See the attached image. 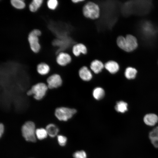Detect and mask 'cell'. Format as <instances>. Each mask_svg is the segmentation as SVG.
Here are the masks:
<instances>
[{
  "label": "cell",
  "mask_w": 158,
  "mask_h": 158,
  "mask_svg": "<svg viewBox=\"0 0 158 158\" xmlns=\"http://www.w3.org/2000/svg\"><path fill=\"white\" fill-rule=\"evenodd\" d=\"M85 1L84 0H72L71 1L72 3L74 4L80 3Z\"/></svg>",
  "instance_id": "obj_29"
},
{
  "label": "cell",
  "mask_w": 158,
  "mask_h": 158,
  "mask_svg": "<svg viewBox=\"0 0 158 158\" xmlns=\"http://www.w3.org/2000/svg\"><path fill=\"white\" fill-rule=\"evenodd\" d=\"M79 75L80 78L85 81L90 80L92 77V75L90 71L86 66H83L79 70Z\"/></svg>",
  "instance_id": "obj_10"
},
{
  "label": "cell",
  "mask_w": 158,
  "mask_h": 158,
  "mask_svg": "<svg viewBox=\"0 0 158 158\" xmlns=\"http://www.w3.org/2000/svg\"><path fill=\"white\" fill-rule=\"evenodd\" d=\"M116 43L120 49L128 52L133 51L138 46L137 39L131 35H127L125 37L122 36H118Z\"/></svg>",
  "instance_id": "obj_1"
},
{
  "label": "cell",
  "mask_w": 158,
  "mask_h": 158,
  "mask_svg": "<svg viewBox=\"0 0 158 158\" xmlns=\"http://www.w3.org/2000/svg\"><path fill=\"white\" fill-rule=\"evenodd\" d=\"M57 140L60 145L63 146L66 145L67 138L65 136L62 135H59L57 137Z\"/></svg>",
  "instance_id": "obj_25"
},
{
  "label": "cell",
  "mask_w": 158,
  "mask_h": 158,
  "mask_svg": "<svg viewBox=\"0 0 158 158\" xmlns=\"http://www.w3.org/2000/svg\"><path fill=\"white\" fill-rule=\"evenodd\" d=\"M92 95L95 99L99 100L103 97L105 95V92L104 90L101 87H97L94 89Z\"/></svg>",
  "instance_id": "obj_18"
},
{
  "label": "cell",
  "mask_w": 158,
  "mask_h": 158,
  "mask_svg": "<svg viewBox=\"0 0 158 158\" xmlns=\"http://www.w3.org/2000/svg\"><path fill=\"white\" fill-rule=\"evenodd\" d=\"M137 71L136 70L131 67H128L125 70V75L128 79H133L136 76Z\"/></svg>",
  "instance_id": "obj_19"
},
{
  "label": "cell",
  "mask_w": 158,
  "mask_h": 158,
  "mask_svg": "<svg viewBox=\"0 0 158 158\" xmlns=\"http://www.w3.org/2000/svg\"><path fill=\"white\" fill-rule=\"evenodd\" d=\"M150 24H145L143 27V30L146 33V34L148 33V34H151L152 32V26L149 25Z\"/></svg>",
  "instance_id": "obj_26"
},
{
  "label": "cell",
  "mask_w": 158,
  "mask_h": 158,
  "mask_svg": "<svg viewBox=\"0 0 158 158\" xmlns=\"http://www.w3.org/2000/svg\"><path fill=\"white\" fill-rule=\"evenodd\" d=\"M105 68L110 73L114 74L119 70V66L118 63L113 60H109L104 64Z\"/></svg>",
  "instance_id": "obj_11"
},
{
  "label": "cell",
  "mask_w": 158,
  "mask_h": 158,
  "mask_svg": "<svg viewBox=\"0 0 158 158\" xmlns=\"http://www.w3.org/2000/svg\"><path fill=\"white\" fill-rule=\"evenodd\" d=\"M149 137L150 140L158 138V126L155 127L150 132Z\"/></svg>",
  "instance_id": "obj_24"
},
{
  "label": "cell",
  "mask_w": 158,
  "mask_h": 158,
  "mask_svg": "<svg viewBox=\"0 0 158 158\" xmlns=\"http://www.w3.org/2000/svg\"><path fill=\"white\" fill-rule=\"evenodd\" d=\"M115 108L117 111L124 113L128 110V104L124 101H120L117 102Z\"/></svg>",
  "instance_id": "obj_17"
},
{
  "label": "cell",
  "mask_w": 158,
  "mask_h": 158,
  "mask_svg": "<svg viewBox=\"0 0 158 158\" xmlns=\"http://www.w3.org/2000/svg\"><path fill=\"white\" fill-rule=\"evenodd\" d=\"M35 125L31 121L26 122L22 127V132L23 136L28 141L35 142L36 140Z\"/></svg>",
  "instance_id": "obj_5"
},
{
  "label": "cell",
  "mask_w": 158,
  "mask_h": 158,
  "mask_svg": "<svg viewBox=\"0 0 158 158\" xmlns=\"http://www.w3.org/2000/svg\"><path fill=\"white\" fill-rule=\"evenodd\" d=\"M151 142L154 147L158 148V138H156L150 140Z\"/></svg>",
  "instance_id": "obj_27"
},
{
  "label": "cell",
  "mask_w": 158,
  "mask_h": 158,
  "mask_svg": "<svg viewBox=\"0 0 158 158\" xmlns=\"http://www.w3.org/2000/svg\"><path fill=\"white\" fill-rule=\"evenodd\" d=\"M49 89L47 84L39 82L32 85L26 92L28 96H32L37 101H40L44 98Z\"/></svg>",
  "instance_id": "obj_3"
},
{
  "label": "cell",
  "mask_w": 158,
  "mask_h": 158,
  "mask_svg": "<svg viewBox=\"0 0 158 158\" xmlns=\"http://www.w3.org/2000/svg\"><path fill=\"white\" fill-rule=\"evenodd\" d=\"M46 82L49 89L51 90L60 87L62 84V80L60 75L54 73L47 78Z\"/></svg>",
  "instance_id": "obj_7"
},
{
  "label": "cell",
  "mask_w": 158,
  "mask_h": 158,
  "mask_svg": "<svg viewBox=\"0 0 158 158\" xmlns=\"http://www.w3.org/2000/svg\"><path fill=\"white\" fill-rule=\"evenodd\" d=\"M50 70L49 65L47 63L42 62L37 66L36 71L37 73L41 75H45L48 74Z\"/></svg>",
  "instance_id": "obj_13"
},
{
  "label": "cell",
  "mask_w": 158,
  "mask_h": 158,
  "mask_svg": "<svg viewBox=\"0 0 158 158\" xmlns=\"http://www.w3.org/2000/svg\"><path fill=\"white\" fill-rule=\"evenodd\" d=\"M59 4L58 1L57 0H49L47 2V7L49 9L52 10L56 9Z\"/></svg>",
  "instance_id": "obj_22"
},
{
  "label": "cell",
  "mask_w": 158,
  "mask_h": 158,
  "mask_svg": "<svg viewBox=\"0 0 158 158\" xmlns=\"http://www.w3.org/2000/svg\"><path fill=\"white\" fill-rule=\"evenodd\" d=\"M35 134L39 140H42L46 138L48 135L46 129L43 128L37 129L36 130Z\"/></svg>",
  "instance_id": "obj_21"
},
{
  "label": "cell",
  "mask_w": 158,
  "mask_h": 158,
  "mask_svg": "<svg viewBox=\"0 0 158 158\" xmlns=\"http://www.w3.org/2000/svg\"><path fill=\"white\" fill-rule=\"evenodd\" d=\"M74 158H87L86 153L83 150L77 151L73 155Z\"/></svg>",
  "instance_id": "obj_23"
},
{
  "label": "cell",
  "mask_w": 158,
  "mask_h": 158,
  "mask_svg": "<svg viewBox=\"0 0 158 158\" xmlns=\"http://www.w3.org/2000/svg\"><path fill=\"white\" fill-rule=\"evenodd\" d=\"M143 121L147 126H154L158 122V116L154 114H147L144 116Z\"/></svg>",
  "instance_id": "obj_12"
},
{
  "label": "cell",
  "mask_w": 158,
  "mask_h": 158,
  "mask_svg": "<svg viewBox=\"0 0 158 158\" xmlns=\"http://www.w3.org/2000/svg\"><path fill=\"white\" fill-rule=\"evenodd\" d=\"M72 61V57L68 53L60 52L58 54L56 58V63L59 66H65L70 63Z\"/></svg>",
  "instance_id": "obj_8"
},
{
  "label": "cell",
  "mask_w": 158,
  "mask_h": 158,
  "mask_svg": "<svg viewBox=\"0 0 158 158\" xmlns=\"http://www.w3.org/2000/svg\"><path fill=\"white\" fill-rule=\"evenodd\" d=\"M90 67L91 70L97 74L100 72L104 66V64L101 61L96 59L91 62Z\"/></svg>",
  "instance_id": "obj_14"
},
{
  "label": "cell",
  "mask_w": 158,
  "mask_h": 158,
  "mask_svg": "<svg viewBox=\"0 0 158 158\" xmlns=\"http://www.w3.org/2000/svg\"><path fill=\"white\" fill-rule=\"evenodd\" d=\"M4 126L2 123L0 124V136L1 137L4 132Z\"/></svg>",
  "instance_id": "obj_28"
},
{
  "label": "cell",
  "mask_w": 158,
  "mask_h": 158,
  "mask_svg": "<svg viewBox=\"0 0 158 158\" xmlns=\"http://www.w3.org/2000/svg\"><path fill=\"white\" fill-rule=\"evenodd\" d=\"M42 0H33L29 5V9L32 12H36L41 6L43 3Z\"/></svg>",
  "instance_id": "obj_15"
},
{
  "label": "cell",
  "mask_w": 158,
  "mask_h": 158,
  "mask_svg": "<svg viewBox=\"0 0 158 158\" xmlns=\"http://www.w3.org/2000/svg\"><path fill=\"white\" fill-rule=\"evenodd\" d=\"M48 135L51 137H55L59 132V129L54 124L51 123L48 125L46 128Z\"/></svg>",
  "instance_id": "obj_16"
},
{
  "label": "cell",
  "mask_w": 158,
  "mask_h": 158,
  "mask_svg": "<svg viewBox=\"0 0 158 158\" xmlns=\"http://www.w3.org/2000/svg\"><path fill=\"white\" fill-rule=\"evenodd\" d=\"M42 35V32L39 29H33L29 33L28 40L31 50L35 53H38L41 48L39 37Z\"/></svg>",
  "instance_id": "obj_4"
},
{
  "label": "cell",
  "mask_w": 158,
  "mask_h": 158,
  "mask_svg": "<svg viewBox=\"0 0 158 158\" xmlns=\"http://www.w3.org/2000/svg\"><path fill=\"white\" fill-rule=\"evenodd\" d=\"M72 50L73 54L76 57H78L81 54L86 55L88 53L87 47L82 43H79L74 44L72 47Z\"/></svg>",
  "instance_id": "obj_9"
},
{
  "label": "cell",
  "mask_w": 158,
  "mask_h": 158,
  "mask_svg": "<svg viewBox=\"0 0 158 158\" xmlns=\"http://www.w3.org/2000/svg\"><path fill=\"white\" fill-rule=\"evenodd\" d=\"M83 16L87 19L94 20L99 18L101 14V10L99 5L92 1L85 3L82 9Z\"/></svg>",
  "instance_id": "obj_2"
},
{
  "label": "cell",
  "mask_w": 158,
  "mask_h": 158,
  "mask_svg": "<svg viewBox=\"0 0 158 158\" xmlns=\"http://www.w3.org/2000/svg\"><path fill=\"white\" fill-rule=\"evenodd\" d=\"M10 3L13 7L17 9H23L26 6L25 2L22 0H11Z\"/></svg>",
  "instance_id": "obj_20"
},
{
  "label": "cell",
  "mask_w": 158,
  "mask_h": 158,
  "mask_svg": "<svg viewBox=\"0 0 158 158\" xmlns=\"http://www.w3.org/2000/svg\"><path fill=\"white\" fill-rule=\"evenodd\" d=\"M76 112L75 109L65 107L56 108L54 111L56 117L60 121H66L71 118Z\"/></svg>",
  "instance_id": "obj_6"
}]
</instances>
